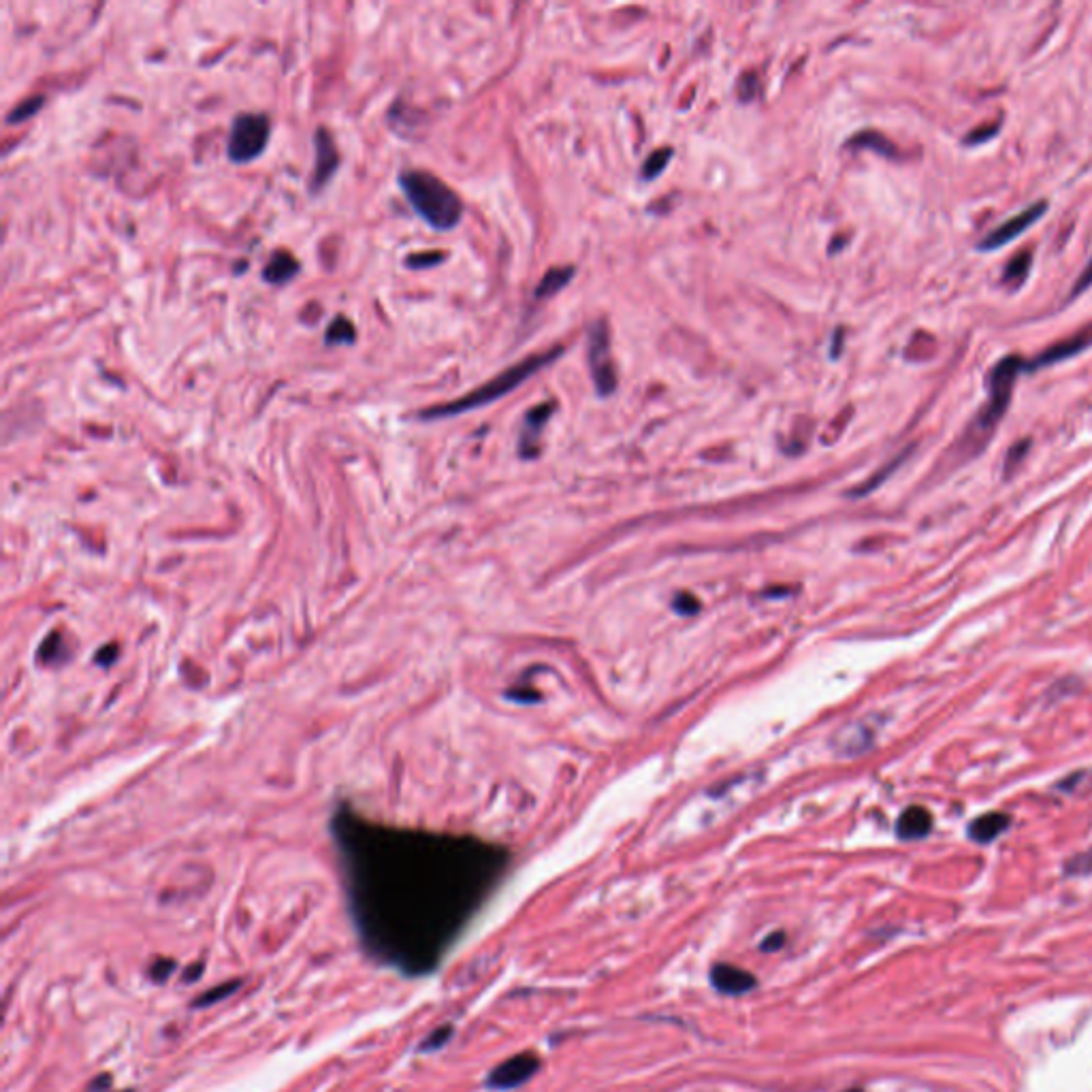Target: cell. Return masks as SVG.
Instances as JSON below:
<instances>
[{
	"label": "cell",
	"instance_id": "6da1fadb",
	"mask_svg": "<svg viewBox=\"0 0 1092 1092\" xmlns=\"http://www.w3.org/2000/svg\"><path fill=\"white\" fill-rule=\"evenodd\" d=\"M333 834L356 912L378 933H421L436 946L453 933L481 888V858L461 842L335 813Z\"/></svg>",
	"mask_w": 1092,
	"mask_h": 1092
},
{
	"label": "cell",
	"instance_id": "7a4b0ae2",
	"mask_svg": "<svg viewBox=\"0 0 1092 1092\" xmlns=\"http://www.w3.org/2000/svg\"><path fill=\"white\" fill-rule=\"evenodd\" d=\"M403 197L412 210L436 231H450L459 225L463 203L447 181L423 168H403L397 175Z\"/></svg>",
	"mask_w": 1092,
	"mask_h": 1092
},
{
	"label": "cell",
	"instance_id": "3957f363",
	"mask_svg": "<svg viewBox=\"0 0 1092 1092\" xmlns=\"http://www.w3.org/2000/svg\"><path fill=\"white\" fill-rule=\"evenodd\" d=\"M1022 372H1028V361L1020 359V356H1003V359L993 367V372L988 374L990 400L986 406L982 408V412L977 414L975 423L970 424L967 434L965 444L969 447V455L980 453L983 448V442L988 440V436H993L996 423L1005 416V410L1011 400V390H1014L1017 376Z\"/></svg>",
	"mask_w": 1092,
	"mask_h": 1092
},
{
	"label": "cell",
	"instance_id": "277c9868",
	"mask_svg": "<svg viewBox=\"0 0 1092 1092\" xmlns=\"http://www.w3.org/2000/svg\"><path fill=\"white\" fill-rule=\"evenodd\" d=\"M562 353H563V348H555V350H551V353H546V354L529 356V359H525L523 363H518V366L505 369V372H502L500 376H495L494 380H489L487 384H482V387H478L476 390H471L470 395L461 397V400L444 403V406H436V408L424 410V412L421 414V419H424V421H427V419L429 421L444 419V416L463 414V412H470V410L487 406V403H494L495 400H500V397L508 395L512 389L518 387V384L528 380L531 374L538 372V369H542L544 366H549V363L552 359H557V356L562 354Z\"/></svg>",
	"mask_w": 1092,
	"mask_h": 1092
},
{
	"label": "cell",
	"instance_id": "5b68a950",
	"mask_svg": "<svg viewBox=\"0 0 1092 1092\" xmlns=\"http://www.w3.org/2000/svg\"><path fill=\"white\" fill-rule=\"evenodd\" d=\"M272 137V120L267 113H239L233 120L227 139V157L235 165L252 163L265 152Z\"/></svg>",
	"mask_w": 1092,
	"mask_h": 1092
},
{
	"label": "cell",
	"instance_id": "8992f818",
	"mask_svg": "<svg viewBox=\"0 0 1092 1092\" xmlns=\"http://www.w3.org/2000/svg\"><path fill=\"white\" fill-rule=\"evenodd\" d=\"M589 367L599 395H610L617 387V372L610 354L609 329L602 322H598L589 333Z\"/></svg>",
	"mask_w": 1092,
	"mask_h": 1092
},
{
	"label": "cell",
	"instance_id": "52a82bcc",
	"mask_svg": "<svg viewBox=\"0 0 1092 1092\" xmlns=\"http://www.w3.org/2000/svg\"><path fill=\"white\" fill-rule=\"evenodd\" d=\"M1046 212H1048V201L1046 199L1035 201L1033 205L1027 207V210L1011 215V218L1003 222L1001 227H996L994 231H990L986 238L977 244V248H980V250H999V248L1007 246L1009 241H1014L1017 238V235H1022L1024 231H1027V228L1033 227L1035 222L1040 220Z\"/></svg>",
	"mask_w": 1092,
	"mask_h": 1092
},
{
	"label": "cell",
	"instance_id": "ba28073f",
	"mask_svg": "<svg viewBox=\"0 0 1092 1092\" xmlns=\"http://www.w3.org/2000/svg\"><path fill=\"white\" fill-rule=\"evenodd\" d=\"M314 145H316V163H314V173H312V178H309L308 186H309V192L312 194H320L327 188L329 181L335 178L337 168H340V152H337L335 141L327 128H319V131H316Z\"/></svg>",
	"mask_w": 1092,
	"mask_h": 1092
},
{
	"label": "cell",
	"instance_id": "9c48e42d",
	"mask_svg": "<svg viewBox=\"0 0 1092 1092\" xmlns=\"http://www.w3.org/2000/svg\"><path fill=\"white\" fill-rule=\"evenodd\" d=\"M538 1069H540V1061H538L534 1054H529V1051L528 1054H517L508 1058L505 1063L497 1064V1067L491 1071L489 1086L495 1090L517 1088L531 1080V1075H534Z\"/></svg>",
	"mask_w": 1092,
	"mask_h": 1092
},
{
	"label": "cell",
	"instance_id": "30bf717a",
	"mask_svg": "<svg viewBox=\"0 0 1092 1092\" xmlns=\"http://www.w3.org/2000/svg\"><path fill=\"white\" fill-rule=\"evenodd\" d=\"M1090 346H1092V325L1084 327L1082 331H1077L1075 335L1067 337V340L1051 343V346L1043 350L1040 356H1035V359L1028 361V372H1035V369H1040V367H1050V366H1054V363L1067 361V359H1071V356L1084 353V350Z\"/></svg>",
	"mask_w": 1092,
	"mask_h": 1092
},
{
	"label": "cell",
	"instance_id": "8fae6325",
	"mask_svg": "<svg viewBox=\"0 0 1092 1092\" xmlns=\"http://www.w3.org/2000/svg\"><path fill=\"white\" fill-rule=\"evenodd\" d=\"M713 986L724 994H745L756 986V977L749 970L734 965H714L711 970Z\"/></svg>",
	"mask_w": 1092,
	"mask_h": 1092
},
{
	"label": "cell",
	"instance_id": "7c38bea8",
	"mask_svg": "<svg viewBox=\"0 0 1092 1092\" xmlns=\"http://www.w3.org/2000/svg\"><path fill=\"white\" fill-rule=\"evenodd\" d=\"M930 828H933V815H930L924 807H909L899 818L896 832H899L900 839L915 841L926 837Z\"/></svg>",
	"mask_w": 1092,
	"mask_h": 1092
},
{
	"label": "cell",
	"instance_id": "4fadbf2b",
	"mask_svg": "<svg viewBox=\"0 0 1092 1092\" xmlns=\"http://www.w3.org/2000/svg\"><path fill=\"white\" fill-rule=\"evenodd\" d=\"M296 273H299V261H296L291 252L278 250L272 254V259H269L265 269H262V280H265L267 285L282 286L286 285V282H291Z\"/></svg>",
	"mask_w": 1092,
	"mask_h": 1092
},
{
	"label": "cell",
	"instance_id": "5bb4252c",
	"mask_svg": "<svg viewBox=\"0 0 1092 1092\" xmlns=\"http://www.w3.org/2000/svg\"><path fill=\"white\" fill-rule=\"evenodd\" d=\"M1009 821H1011V818L1005 813H986V815H982V818H977L975 821H970L969 837L975 842L986 845V842H993L994 839H999L1001 834L1007 831Z\"/></svg>",
	"mask_w": 1092,
	"mask_h": 1092
},
{
	"label": "cell",
	"instance_id": "9a60e30c",
	"mask_svg": "<svg viewBox=\"0 0 1092 1092\" xmlns=\"http://www.w3.org/2000/svg\"><path fill=\"white\" fill-rule=\"evenodd\" d=\"M549 416H551L549 403H546V406H540V408H534L528 416H525L521 442H518V450H521L523 457H534L538 453V436H540V431H542L544 423H546V419H549Z\"/></svg>",
	"mask_w": 1092,
	"mask_h": 1092
},
{
	"label": "cell",
	"instance_id": "2e32d148",
	"mask_svg": "<svg viewBox=\"0 0 1092 1092\" xmlns=\"http://www.w3.org/2000/svg\"><path fill=\"white\" fill-rule=\"evenodd\" d=\"M1030 265H1033V254L1030 252L1016 254L1014 259L1007 262L1005 272H1003V282L1009 285L1011 288L1022 286L1030 273Z\"/></svg>",
	"mask_w": 1092,
	"mask_h": 1092
},
{
	"label": "cell",
	"instance_id": "e0dca14e",
	"mask_svg": "<svg viewBox=\"0 0 1092 1092\" xmlns=\"http://www.w3.org/2000/svg\"><path fill=\"white\" fill-rule=\"evenodd\" d=\"M356 340V329L353 322H350L346 316H335L331 320V325L327 327V333H325V343L327 346H342V343H354Z\"/></svg>",
	"mask_w": 1092,
	"mask_h": 1092
},
{
	"label": "cell",
	"instance_id": "ac0fdd59",
	"mask_svg": "<svg viewBox=\"0 0 1092 1092\" xmlns=\"http://www.w3.org/2000/svg\"><path fill=\"white\" fill-rule=\"evenodd\" d=\"M572 273H575L572 269H552V272L546 273L540 285H538V288H536L538 299H544V296L555 295L559 288H563L565 285H568Z\"/></svg>",
	"mask_w": 1092,
	"mask_h": 1092
},
{
	"label": "cell",
	"instance_id": "d6986e66",
	"mask_svg": "<svg viewBox=\"0 0 1092 1092\" xmlns=\"http://www.w3.org/2000/svg\"><path fill=\"white\" fill-rule=\"evenodd\" d=\"M43 97H37V99H29L24 100V103H19L16 110H13L9 116H6V122L9 124H16V122H24V120H29L35 116V113L43 107Z\"/></svg>",
	"mask_w": 1092,
	"mask_h": 1092
},
{
	"label": "cell",
	"instance_id": "ffe728a7",
	"mask_svg": "<svg viewBox=\"0 0 1092 1092\" xmlns=\"http://www.w3.org/2000/svg\"><path fill=\"white\" fill-rule=\"evenodd\" d=\"M444 261V254L442 252H421V254H410L406 259V265L410 269H427V267H436L437 262Z\"/></svg>",
	"mask_w": 1092,
	"mask_h": 1092
},
{
	"label": "cell",
	"instance_id": "44dd1931",
	"mask_svg": "<svg viewBox=\"0 0 1092 1092\" xmlns=\"http://www.w3.org/2000/svg\"><path fill=\"white\" fill-rule=\"evenodd\" d=\"M1067 873L1069 875H1088V873H1092V849H1088V852H1084L1080 855H1075V858H1071L1067 862Z\"/></svg>",
	"mask_w": 1092,
	"mask_h": 1092
},
{
	"label": "cell",
	"instance_id": "7402d4cb",
	"mask_svg": "<svg viewBox=\"0 0 1092 1092\" xmlns=\"http://www.w3.org/2000/svg\"><path fill=\"white\" fill-rule=\"evenodd\" d=\"M668 160H670V150L656 152V154H653V157H651L649 160H646V165H645V173H643V175H645L646 180L656 178V175H657L659 171H662V168L666 167V163H668Z\"/></svg>",
	"mask_w": 1092,
	"mask_h": 1092
},
{
	"label": "cell",
	"instance_id": "603a6c76",
	"mask_svg": "<svg viewBox=\"0 0 1092 1092\" xmlns=\"http://www.w3.org/2000/svg\"><path fill=\"white\" fill-rule=\"evenodd\" d=\"M450 1035H453V1028H450V1027H442V1028H437L434 1035H431V1037H427V1040H424V1043H423V1046H421V1050L424 1051V1050H437V1048H442L444 1043L448 1041V1037H450Z\"/></svg>",
	"mask_w": 1092,
	"mask_h": 1092
},
{
	"label": "cell",
	"instance_id": "cb8c5ba5",
	"mask_svg": "<svg viewBox=\"0 0 1092 1092\" xmlns=\"http://www.w3.org/2000/svg\"><path fill=\"white\" fill-rule=\"evenodd\" d=\"M996 131H999V124H993V126L986 124V126L977 128V131H973V133H969V134H967V137H965V144H983V141L993 139V134H994Z\"/></svg>",
	"mask_w": 1092,
	"mask_h": 1092
},
{
	"label": "cell",
	"instance_id": "d4e9b609",
	"mask_svg": "<svg viewBox=\"0 0 1092 1092\" xmlns=\"http://www.w3.org/2000/svg\"><path fill=\"white\" fill-rule=\"evenodd\" d=\"M1028 444H1030L1028 440L1027 442H1017L1016 447L1009 450V455H1007V459H1005V474H1009V471L1014 470L1016 465L1022 461V457L1027 455V450H1028Z\"/></svg>",
	"mask_w": 1092,
	"mask_h": 1092
},
{
	"label": "cell",
	"instance_id": "484cf974",
	"mask_svg": "<svg viewBox=\"0 0 1092 1092\" xmlns=\"http://www.w3.org/2000/svg\"><path fill=\"white\" fill-rule=\"evenodd\" d=\"M1090 285H1092V259H1090V262L1086 265V269H1084V272H1082L1080 280H1077L1075 285H1074V291H1071V296H1077L1080 293H1084Z\"/></svg>",
	"mask_w": 1092,
	"mask_h": 1092
},
{
	"label": "cell",
	"instance_id": "4316f807",
	"mask_svg": "<svg viewBox=\"0 0 1092 1092\" xmlns=\"http://www.w3.org/2000/svg\"><path fill=\"white\" fill-rule=\"evenodd\" d=\"M231 988H238V982H233V983H228V986H225V988H214V990H215V993H214V994H207V996H201V999H199V1001H197V1003H194V1005H207V1003H214V1001H218V999H220V996H227V994H231V993H233V990H231Z\"/></svg>",
	"mask_w": 1092,
	"mask_h": 1092
},
{
	"label": "cell",
	"instance_id": "83f0119b",
	"mask_svg": "<svg viewBox=\"0 0 1092 1092\" xmlns=\"http://www.w3.org/2000/svg\"><path fill=\"white\" fill-rule=\"evenodd\" d=\"M784 943H785V935L784 933H773V935L766 936L764 943H761V949H764V952H774V949L784 947Z\"/></svg>",
	"mask_w": 1092,
	"mask_h": 1092
},
{
	"label": "cell",
	"instance_id": "f1b7e54d",
	"mask_svg": "<svg viewBox=\"0 0 1092 1092\" xmlns=\"http://www.w3.org/2000/svg\"><path fill=\"white\" fill-rule=\"evenodd\" d=\"M849 1092H862V1090H849Z\"/></svg>",
	"mask_w": 1092,
	"mask_h": 1092
}]
</instances>
